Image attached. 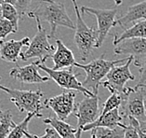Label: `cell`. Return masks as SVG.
<instances>
[{
  "label": "cell",
  "mask_w": 146,
  "mask_h": 138,
  "mask_svg": "<svg viewBox=\"0 0 146 138\" xmlns=\"http://www.w3.org/2000/svg\"><path fill=\"white\" fill-rule=\"evenodd\" d=\"M76 94L72 90H64L62 93L47 99L44 102L45 108L51 109L60 119L66 120L73 114L74 108V98Z\"/></svg>",
  "instance_id": "12"
},
{
  "label": "cell",
  "mask_w": 146,
  "mask_h": 138,
  "mask_svg": "<svg viewBox=\"0 0 146 138\" xmlns=\"http://www.w3.org/2000/svg\"><path fill=\"white\" fill-rule=\"evenodd\" d=\"M0 90L9 95L10 101L16 105L20 112H41L42 109L45 108L44 104L42 105L41 103V98H43L44 93L40 89L36 91H22L0 85Z\"/></svg>",
  "instance_id": "6"
},
{
  "label": "cell",
  "mask_w": 146,
  "mask_h": 138,
  "mask_svg": "<svg viewBox=\"0 0 146 138\" xmlns=\"http://www.w3.org/2000/svg\"><path fill=\"white\" fill-rule=\"evenodd\" d=\"M146 19V0L129 7L127 11L115 21L116 25L126 29L130 23Z\"/></svg>",
  "instance_id": "17"
},
{
  "label": "cell",
  "mask_w": 146,
  "mask_h": 138,
  "mask_svg": "<svg viewBox=\"0 0 146 138\" xmlns=\"http://www.w3.org/2000/svg\"><path fill=\"white\" fill-rule=\"evenodd\" d=\"M145 104H146V100H145Z\"/></svg>",
  "instance_id": "37"
},
{
  "label": "cell",
  "mask_w": 146,
  "mask_h": 138,
  "mask_svg": "<svg viewBox=\"0 0 146 138\" xmlns=\"http://www.w3.org/2000/svg\"><path fill=\"white\" fill-rule=\"evenodd\" d=\"M56 45L57 48L51 56L52 61L54 63L53 69L59 70L67 67H73L76 63L73 51L67 48V46H65L60 39L56 40Z\"/></svg>",
  "instance_id": "16"
},
{
  "label": "cell",
  "mask_w": 146,
  "mask_h": 138,
  "mask_svg": "<svg viewBox=\"0 0 146 138\" xmlns=\"http://www.w3.org/2000/svg\"><path fill=\"white\" fill-rule=\"evenodd\" d=\"M33 19L36 21L37 31L35 37L32 38L28 49L21 53V59L26 62L31 58H37L41 63H45L48 59L51 58L56 48L48 42V36L46 29L42 26L41 20L38 16H35Z\"/></svg>",
  "instance_id": "5"
},
{
  "label": "cell",
  "mask_w": 146,
  "mask_h": 138,
  "mask_svg": "<svg viewBox=\"0 0 146 138\" xmlns=\"http://www.w3.org/2000/svg\"><path fill=\"white\" fill-rule=\"evenodd\" d=\"M115 55L133 56L134 65L139 67L146 61V37H131L124 39L115 45L113 49Z\"/></svg>",
  "instance_id": "11"
},
{
  "label": "cell",
  "mask_w": 146,
  "mask_h": 138,
  "mask_svg": "<svg viewBox=\"0 0 146 138\" xmlns=\"http://www.w3.org/2000/svg\"><path fill=\"white\" fill-rule=\"evenodd\" d=\"M131 37H146V19L134 23L132 26L124 29L120 35L113 37V44L115 46L124 39Z\"/></svg>",
  "instance_id": "18"
},
{
  "label": "cell",
  "mask_w": 146,
  "mask_h": 138,
  "mask_svg": "<svg viewBox=\"0 0 146 138\" xmlns=\"http://www.w3.org/2000/svg\"><path fill=\"white\" fill-rule=\"evenodd\" d=\"M133 62V56H129L125 65H115L107 74V79L102 81L101 85L106 88L112 93L123 94L126 91V83L129 80H134L135 76L130 72L129 66Z\"/></svg>",
  "instance_id": "9"
},
{
  "label": "cell",
  "mask_w": 146,
  "mask_h": 138,
  "mask_svg": "<svg viewBox=\"0 0 146 138\" xmlns=\"http://www.w3.org/2000/svg\"><path fill=\"white\" fill-rule=\"evenodd\" d=\"M41 118L42 114L40 112H34V113H28L27 116L25 117V119L19 124H16V126L12 129L11 132L9 133V134L7 138H23L25 137V133L28 131V127H29V123L31 121V119L33 118Z\"/></svg>",
  "instance_id": "21"
},
{
  "label": "cell",
  "mask_w": 146,
  "mask_h": 138,
  "mask_svg": "<svg viewBox=\"0 0 146 138\" xmlns=\"http://www.w3.org/2000/svg\"><path fill=\"white\" fill-rule=\"evenodd\" d=\"M15 126L16 123L12 119L11 111H0V138H7Z\"/></svg>",
  "instance_id": "22"
},
{
  "label": "cell",
  "mask_w": 146,
  "mask_h": 138,
  "mask_svg": "<svg viewBox=\"0 0 146 138\" xmlns=\"http://www.w3.org/2000/svg\"><path fill=\"white\" fill-rule=\"evenodd\" d=\"M1 18H2V16H1V9H0V20H1Z\"/></svg>",
  "instance_id": "34"
},
{
  "label": "cell",
  "mask_w": 146,
  "mask_h": 138,
  "mask_svg": "<svg viewBox=\"0 0 146 138\" xmlns=\"http://www.w3.org/2000/svg\"><path fill=\"white\" fill-rule=\"evenodd\" d=\"M91 131V138H124L125 128H108V127H95Z\"/></svg>",
  "instance_id": "20"
},
{
  "label": "cell",
  "mask_w": 146,
  "mask_h": 138,
  "mask_svg": "<svg viewBox=\"0 0 146 138\" xmlns=\"http://www.w3.org/2000/svg\"><path fill=\"white\" fill-rule=\"evenodd\" d=\"M32 3H33V0H17L16 4L14 6L19 12L21 18H23V16L27 15Z\"/></svg>",
  "instance_id": "27"
},
{
  "label": "cell",
  "mask_w": 146,
  "mask_h": 138,
  "mask_svg": "<svg viewBox=\"0 0 146 138\" xmlns=\"http://www.w3.org/2000/svg\"><path fill=\"white\" fill-rule=\"evenodd\" d=\"M0 79H1V77H0Z\"/></svg>",
  "instance_id": "35"
},
{
  "label": "cell",
  "mask_w": 146,
  "mask_h": 138,
  "mask_svg": "<svg viewBox=\"0 0 146 138\" xmlns=\"http://www.w3.org/2000/svg\"><path fill=\"white\" fill-rule=\"evenodd\" d=\"M39 137L40 138H62L59 134V133L51 126L46 128L45 133L42 136H39Z\"/></svg>",
  "instance_id": "30"
},
{
  "label": "cell",
  "mask_w": 146,
  "mask_h": 138,
  "mask_svg": "<svg viewBox=\"0 0 146 138\" xmlns=\"http://www.w3.org/2000/svg\"><path fill=\"white\" fill-rule=\"evenodd\" d=\"M0 9H1L2 18L9 21L18 30V25H19L21 16L19 12H18L17 9L15 8V6L12 4H2L0 5Z\"/></svg>",
  "instance_id": "23"
},
{
  "label": "cell",
  "mask_w": 146,
  "mask_h": 138,
  "mask_svg": "<svg viewBox=\"0 0 146 138\" xmlns=\"http://www.w3.org/2000/svg\"><path fill=\"white\" fill-rule=\"evenodd\" d=\"M145 97V87H127L126 91L122 94V103L119 107L120 113L124 119L133 117L139 121L146 120Z\"/></svg>",
  "instance_id": "4"
},
{
  "label": "cell",
  "mask_w": 146,
  "mask_h": 138,
  "mask_svg": "<svg viewBox=\"0 0 146 138\" xmlns=\"http://www.w3.org/2000/svg\"><path fill=\"white\" fill-rule=\"evenodd\" d=\"M100 98L97 95L93 96H85V98L79 103L74 105L73 114L77 119L76 125V138H81L84 126L92 123L100 116L99 107Z\"/></svg>",
  "instance_id": "8"
},
{
  "label": "cell",
  "mask_w": 146,
  "mask_h": 138,
  "mask_svg": "<svg viewBox=\"0 0 146 138\" xmlns=\"http://www.w3.org/2000/svg\"><path fill=\"white\" fill-rule=\"evenodd\" d=\"M74 5V13L76 17V34L74 41L79 52L81 61H87V59L92 54L93 49H96L97 44V30L93 27H88L81 16V11L77 5L76 0H72Z\"/></svg>",
  "instance_id": "3"
},
{
  "label": "cell",
  "mask_w": 146,
  "mask_h": 138,
  "mask_svg": "<svg viewBox=\"0 0 146 138\" xmlns=\"http://www.w3.org/2000/svg\"><path fill=\"white\" fill-rule=\"evenodd\" d=\"M39 69L48 74V76L53 79L63 90H72L77 91L82 93L85 96H93L94 94L90 90L87 89L83 86L80 81H78L77 77L80 75L79 73L74 74L73 72V67H69V69H59L55 70L53 68H49L45 63H38Z\"/></svg>",
  "instance_id": "7"
},
{
  "label": "cell",
  "mask_w": 146,
  "mask_h": 138,
  "mask_svg": "<svg viewBox=\"0 0 146 138\" xmlns=\"http://www.w3.org/2000/svg\"><path fill=\"white\" fill-rule=\"evenodd\" d=\"M126 123L124 122V117L121 115L119 107L113 109V110L107 112L106 114L100 115L98 119L93 121L92 123H90L86 126H84L83 132L92 130L95 127H108V128H116V127H123Z\"/></svg>",
  "instance_id": "15"
},
{
  "label": "cell",
  "mask_w": 146,
  "mask_h": 138,
  "mask_svg": "<svg viewBox=\"0 0 146 138\" xmlns=\"http://www.w3.org/2000/svg\"><path fill=\"white\" fill-rule=\"evenodd\" d=\"M80 11L82 14H92L96 17L98 22V29H97V44L96 49L101 48L106 37L108 36L110 29L116 25L115 17L117 14V9H95L90 7H81Z\"/></svg>",
  "instance_id": "10"
},
{
  "label": "cell",
  "mask_w": 146,
  "mask_h": 138,
  "mask_svg": "<svg viewBox=\"0 0 146 138\" xmlns=\"http://www.w3.org/2000/svg\"><path fill=\"white\" fill-rule=\"evenodd\" d=\"M26 16L29 18L38 16L40 20L48 22L50 25V34L48 35V38L55 37L57 28L59 26L67 27L71 30L76 29V24L69 17L64 4L55 0H40L37 9L29 11Z\"/></svg>",
  "instance_id": "1"
},
{
  "label": "cell",
  "mask_w": 146,
  "mask_h": 138,
  "mask_svg": "<svg viewBox=\"0 0 146 138\" xmlns=\"http://www.w3.org/2000/svg\"><path fill=\"white\" fill-rule=\"evenodd\" d=\"M124 128H125L124 138H140L137 129L133 125H131L130 123H127V124L126 123Z\"/></svg>",
  "instance_id": "29"
},
{
  "label": "cell",
  "mask_w": 146,
  "mask_h": 138,
  "mask_svg": "<svg viewBox=\"0 0 146 138\" xmlns=\"http://www.w3.org/2000/svg\"><path fill=\"white\" fill-rule=\"evenodd\" d=\"M25 137L26 138H40L39 136L35 135V134H33V133H28V131L25 133Z\"/></svg>",
  "instance_id": "32"
},
{
  "label": "cell",
  "mask_w": 146,
  "mask_h": 138,
  "mask_svg": "<svg viewBox=\"0 0 146 138\" xmlns=\"http://www.w3.org/2000/svg\"><path fill=\"white\" fill-rule=\"evenodd\" d=\"M38 63L39 61H36L28 65H17L9 71V76L19 80L23 84H37L48 82L50 79V77L40 75L38 71Z\"/></svg>",
  "instance_id": "13"
},
{
  "label": "cell",
  "mask_w": 146,
  "mask_h": 138,
  "mask_svg": "<svg viewBox=\"0 0 146 138\" xmlns=\"http://www.w3.org/2000/svg\"><path fill=\"white\" fill-rule=\"evenodd\" d=\"M0 111H1V108H0Z\"/></svg>",
  "instance_id": "36"
},
{
  "label": "cell",
  "mask_w": 146,
  "mask_h": 138,
  "mask_svg": "<svg viewBox=\"0 0 146 138\" xmlns=\"http://www.w3.org/2000/svg\"><path fill=\"white\" fill-rule=\"evenodd\" d=\"M129 58V56L127 58L116 60V61H110V60H105L104 55H102V57L95 59L90 63H87V65L76 62L74 66L83 69L86 72V79L82 82L83 86L90 90L94 94H98L99 86L101 85L104 77L107 76L110 70L116 65L127 62Z\"/></svg>",
  "instance_id": "2"
},
{
  "label": "cell",
  "mask_w": 146,
  "mask_h": 138,
  "mask_svg": "<svg viewBox=\"0 0 146 138\" xmlns=\"http://www.w3.org/2000/svg\"><path fill=\"white\" fill-rule=\"evenodd\" d=\"M45 124L53 127L62 138H76V127L74 128L65 120L60 119L58 117H48L43 119Z\"/></svg>",
  "instance_id": "19"
},
{
  "label": "cell",
  "mask_w": 146,
  "mask_h": 138,
  "mask_svg": "<svg viewBox=\"0 0 146 138\" xmlns=\"http://www.w3.org/2000/svg\"><path fill=\"white\" fill-rule=\"evenodd\" d=\"M18 30L9 21L1 18L0 20V40L4 39L9 34L16 33Z\"/></svg>",
  "instance_id": "25"
},
{
  "label": "cell",
  "mask_w": 146,
  "mask_h": 138,
  "mask_svg": "<svg viewBox=\"0 0 146 138\" xmlns=\"http://www.w3.org/2000/svg\"><path fill=\"white\" fill-rule=\"evenodd\" d=\"M122 103V94L119 93H112V95L110 96L107 100L105 101V103L102 105V109L100 115L106 114L107 112L113 110V109L119 107Z\"/></svg>",
  "instance_id": "24"
},
{
  "label": "cell",
  "mask_w": 146,
  "mask_h": 138,
  "mask_svg": "<svg viewBox=\"0 0 146 138\" xmlns=\"http://www.w3.org/2000/svg\"><path fill=\"white\" fill-rule=\"evenodd\" d=\"M115 3L116 6H119L122 4V0H115Z\"/></svg>",
  "instance_id": "33"
},
{
  "label": "cell",
  "mask_w": 146,
  "mask_h": 138,
  "mask_svg": "<svg viewBox=\"0 0 146 138\" xmlns=\"http://www.w3.org/2000/svg\"><path fill=\"white\" fill-rule=\"evenodd\" d=\"M138 68H139V73H140V79H139L138 83L135 87L146 88V61L141 63Z\"/></svg>",
  "instance_id": "28"
},
{
  "label": "cell",
  "mask_w": 146,
  "mask_h": 138,
  "mask_svg": "<svg viewBox=\"0 0 146 138\" xmlns=\"http://www.w3.org/2000/svg\"><path fill=\"white\" fill-rule=\"evenodd\" d=\"M31 42L29 37H23V39L15 40H0V57L9 63H16L21 59L22 49L28 47Z\"/></svg>",
  "instance_id": "14"
},
{
  "label": "cell",
  "mask_w": 146,
  "mask_h": 138,
  "mask_svg": "<svg viewBox=\"0 0 146 138\" xmlns=\"http://www.w3.org/2000/svg\"><path fill=\"white\" fill-rule=\"evenodd\" d=\"M127 119L129 123H130L137 129L140 138H146V120L139 121L137 119L133 118V117H127Z\"/></svg>",
  "instance_id": "26"
},
{
  "label": "cell",
  "mask_w": 146,
  "mask_h": 138,
  "mask_svg": "<svg viewBox=\"0 0 146 138\" xmlns=\"http://www.w3.org/2000/svg\"><path fill=\"white\" fill-rule=\"evenodd\" d=\"M17 0H0V5L2 4H12L15 5Z\"/></svg>",
  "instance_id": "31"
}]
</instances>
